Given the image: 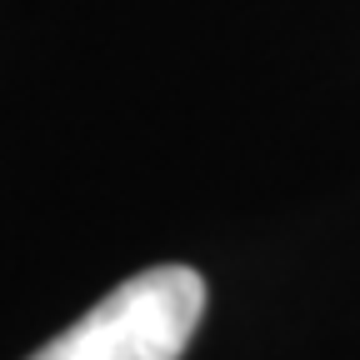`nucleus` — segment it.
Masks as SVG:
<instances>
[{
  "label": "nucleus",
  "instance_id": "obj_1",
  "mask_svg": "<svg viewBox=\"0 0 360 360\" xmlns=\"http://www.w3.org/2000/svg\"><path fill=\"white\" fill-rule=\"evenodd\" d=\"M205 315V281L191 265H155L115 285L30 360H180Z\"/></svg>",
  "mask_w": 360,
  "mask_h": 360
}]
</instances>
